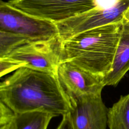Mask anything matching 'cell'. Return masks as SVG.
I'll return each instance as SVG.
<instances>
[{
	"mask_svg": "<svg viewBox=\"0 0 129 129\" xmlns=\"http://www.w3.org/2000/svg\"><path fill=\"white\" fill-rule=\"evenodd\" d=\"M8 3L28 15L54 23L96 7V0H10Z\"/></svg>",
	"mask_w": 129,
	"mask_h": 129,
	"instance_id": "obj_5",
	"label": "cell"
},
{
	"mask_svg": "<svg viewBox=\"0 0 129 129\" xmlns=\"http://www.w3.org/2000/svg\"><path fill=\"white\" fill-rule=\"evenodd\" d=\"M20 68H21V66L17 62L10 58L7 57L0 58V76L1 77Z\"/></svg>",
	"mask_w": 129,
	"mask_h": 129,
	"instance_id": "obj_14",
	"label": "cell"
},
{
	"mask_svg": "<svg viewBox=\"0 0 129 129\" xmlns=\"http://www.w3.org/2000/svg\"><path fill=\"white\" fill-rule=\"evenodd\" d=\"M129 70V8L122 19L120 38L111 71L104 78L105 86H116Z\"/></svg>",
	"mask_w": 129,
	"mask_h": 129,
	"instance_id": "obj_9",
	"label": "cell"
},
{
	"mask_svg": "<svg viewBox=\"0 0 129 129\" xmlns=\"http://www.w3.org/2000/svg\"><path fill=\"white\" fill-rule=\"evenodd\" d=\"M62 40L59 36L52 38L28 41L4 57H9L28 68L57 75L62 61Z\"/></svg>",
	"mask_w": 129,
	"mask_h": 129,
	"instance_id": "obj_3",
	"label": "cell"
},
{
	"mask_svg": "<svg viewBox=\"0 0 129 129\" xmlns=\"http://www.w3.org/2000/svg\"><path fill=\"white\" fill-rule=\"evenodd\" d=\"M70 115L74 129H106L108 109L101 94L71 99Z\"/></svg>",
	"mask_w": 129,
	"mask_h": 129,
	"instance_id": "obj_8",
	"label": "cell"
},
{
	"mask_svg": "<svg viewBox=\"0 0 129 129\" xmlns=\"http://www.w3.org/2000/svg\"><path fill=\"white\" fill-rule=\"evenodd\" d=\"M31 40L19 34L0 31V58Z\"/></svg>",
	"mask_w": 129,
	"mask_h": 129,
	"instance_id": "obj_12",
	"label": "cell"
},
{
	"mask_svg": "<svg viewBox=\"0 0 129 129\" xmlns=\"http://www.w3.org/2000/svg\"><path fill=\"white\" fill-rule=\"evenodd\" d=\"M17 114L0 101V129H17Z\"/></svg>",
	"mask_w": 129,
	"mask_h": 129,
	"instance_id": "obj_13",
	"label": "cell"
},
{
	"mask_svg": "<svg viewBox=\"0 0 129 129\" xmlns=\"http://www.w3.org/2000/svg\"><path fill=\"white\" fill-rule=\"evenodd\" d=\"M54 116L42 111L17 114V129H47Z\"/></svg>",
	"mask_w": 129,
	"mask_h": 129,
	"instance_id": "obj_11",
	"label": "cell"
},
{
	"mask_svg": "<svg viewBox=\"0 0 129 129\" xmlns=\"http://www.w3.org/2000/svg\"><path fill=\"white\" fill-rule=\"evenodd\" d=\"M129 8V0H121L115 6L105 9L95 8L66 20L55 23L61 40L82 32L121 21Z\"/></svg>",
	"mask_w": 129,
	"mask_h": 129,
	"instance_id": "obj_6",
	"label": "cell"
},
{
	"mask_svg": "<svg viewBox=\"0 0 129 129\" xmlns=\"http://www.w3.org/2000/svg\"><path fill=\"white\" fill-rule=\"evenodd\" d=\"M57 129H74L71 120L70 112L62 116V118Z\"/></svg>",
	"mask_w": 129,
	"mask_h": 129,
	"instance_id": "obj_15",
	"label": "cell"
},
{
	"mask_svg": "<svg viewBox=\"0 0 129 129\" xmlns=\"http://www.w3.org/2000/svg\"><path fill=\"white\" fill-rule=\"evenodd\" d=\"M107 118L109 129H129V94L121 95L108 109Z\"/></svg>",
	"mask_w": 129,
	"mask_h": 129,
	"instance_id": "obj_10",
	"label": "cell"
},
{
	"mask_svg": "<svg viewBox=\"0 0 129 129\" xmlns=\"http://www.w3.org/2000/svg\"><path fill=\"white\" fill-rule=\"evenodd\" d=\"M0 99L16 114L42 111L55 117L72 107L57 75L25 67L0 83Z\"/></svg>",
	"mask_w": 129,
	"mask_h": 129,
	"instance_id": "obj_1",
	"label": "cell"
},
{
	"mask_svg": "<svg viewBox=\"0 0 129 129\" xmlns=\"http://www.w3.org/2000/svg\"><path fill=\"white\" fill-rule=\"evenodd\" d=\"M58 78L70 99L85 95L101 94L104 78L89 72L68 61H62Z\"/></svg>",
	"mask_w": 129,
	"mask_h": 129,
	"instance_id": "obj_7",
	"label": "cell"
},
{
	"mask_svg": "<svg viewBox=\"0 0 129 129\" xmlns=\"http://www.w3.org/2000/svg\"><path fill=\"white\" fill-rule=\"evenodd\" d=\"M121 22L122 20L94 28L62 40V61L104 78L111 71Z\"/></svg>",
	"mask_w": 129,
	"mask_h": 129,
	"instance_id": "obj_2",
	"label": "cell"
},
{
	"mask_svg": "<svg viewBox=\"0 0 129 129\" xmlns=\"http://www.w3.org/2000/svg\"><path fill=\"white\" fill-rule=\"evenodd\" d=\"M0 31L19 34L31 41L47 40L58 36L54 23L28 15L2 0Z\"/></svg>",
	"mask_w": 129,
	"mask_h": 129,
	"instance_id": "obj_4",
	"label": "cell"
}]
</instances>
